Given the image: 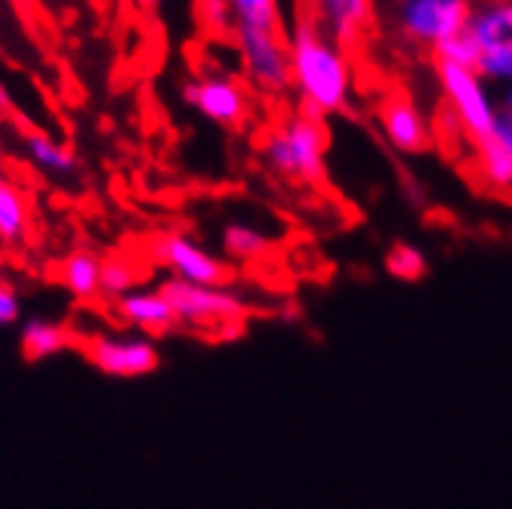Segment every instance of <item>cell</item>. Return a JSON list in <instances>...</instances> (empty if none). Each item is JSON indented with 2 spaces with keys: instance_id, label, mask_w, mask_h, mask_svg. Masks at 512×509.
<instances>
[{
  "instance_id": "10",
  "label": "cell",
  "mask_w": 512,
  "mask_h": 509,
  "mask_svg": "<svg viewBox=\"0 0 512 509\" xmlns=\"http://www.w3.org/2000/svg\"><path fill=\"white\" fill-rule=\"evenodd\" d=\"M152 257L155 263L176 281L186 284H201V287H229L232 266L192 241L189 235L167 232L152 241Z\"/></svg>"
},
{
  "instance_id": "22",
  "label": "cell",
  "mask_w": 512,
  "mask_h": 509,
  "mask_svg": "<svg viewBox=\"0 0 512 509\" xmlns=\"http://www.w3.org/2000/svg\"><path fill=\"white\" fill-rule=\"evenodd\" d=\"M139 284V272L133 263L127 260H105L102 266V284H99V297L102 300H124L127 294H133Z\"/></svg>"
},
{
  "instance_id": "26",
  "label": "cell",
  "mask_w": 512,
  "mask_h": 509,
  "mask_svg": "<svg viewBox=\"0 0 512 509\" xmlns=\"http://www.w3.org/2000/svg\"><path fill=\"white\" fill-rule=\"evenodd\" d=\"M491 136H494L500 145H506V149L512 152V118H506V115H497V124H494Z\"/></svg>"
},
{
  "instance_id": "5",
  "label": "cell",
  "mask_w": 512,
  "mask_h": 509,
  "mask_svg": "<svg viewBox=\"0 0 512 509\" xmlns=\"http://www.w3.org/2000/svg\"><path fill=\"white\" fill-rule=\"evenodd\" d=\"M435 75H438V87H442L448 99L451 118L457 121V127L472 142L491 136L497 115H500L491 84L482 81L472 68L451 65V62H435Z\"/></svg>"
},
{
  "instance_id": "17",
  "label": "cell",
  "mask_w": 512,
  "mask_h": 509,
  "mask_svg": "<svg viewBox=\"0 0 512 509\" xmlns=\"http://www.w3.org/2000/svg\"><path fill=\"white\" fill-rule=\"evenodd\" d=\"M31 201L16 183L0 186V247H22L31 235Z\"/></svg>"
},
{
  "instance_id": "11",
  "label": "cell",
  "mask_w": 512,
  "mask_h": 509,
  "mask_svg": "<svg viewBox=\"0 0 512 509\" xmlns=\"http://www.w3.org/2000/svg\"><path fill=\"white\" fill-rule=\"evenodd\" d=\"M380 130L401 155H420L429 149L432 130L420 105L408 93H389L380 105Z\"/></svg>"
},
{
  "instance_id": "13",
  "label": "cell",
  "mask_w": 512,
  "mask_h": 509,
  "mask_svg": "<svg viewBox=\"0 0 512 509\" xmlns=\"http://www.w3.org/2000/svg\"><path fill=\"white\" fill-rule=\"evenodd\" d=\"M374 0H315V22L331 34L340 47L355 44L371 25Z\"/></svg>"
},
{
  "instance_id": "3",
  "label": "cell",
  "mask_w": 512,
  "mask_h": 509,
  "mask_svg": "<svg viewBox=\"0 0 512 509\" xmlns=\"http://www.w3.org/2000/svg\"><path fill=\"white\" fill-rule=\"evenodd\" d=\"M158 290L173 306L179 327L210 334H238L247 318V303L229 287H201L167 278Z\"/></svg>"
},
{
  "instance_id": "12",
  "label": "cell",
  "mask_w": 512,
  "mask_h": 509,
  "mask_svg": "<svg viewBox=\"0 0 512 509\" xmlns=\"http://www.w3.org/2000/svg\"><path fill=\"white\" fill-rule=\"evenodd\" d=\"M115 315L121 318V324H127L133 334L142 337H167L170 331H176L179 321L173 306L167 303V297L161 290H133L124 300L115 303Z\"/></svg>"
},
{
  "instance_id": "27",
  "label": "cell",
  "mask_w": 512,
  "mask_h": 509,
  "mask_svg": "<svg viewBox=\"0 0 512 509\" xmlns=\"http://www.w3.org/2000/svg\"><path fill=\"white\" fill-rule=\"evenodd\" d=\"M497 112L500 115H506V118H512V84H503V87H497Z\"/></svg>"
},
{
  "instance_id": "20",
  "label": "cell",
  "mask_w": 512,
  "mask_h": 509,
  "mask_svg": "<svg viewBox=\"0 0 512 509\" xmlns=\"http://www.w3.org/2000/svg\"><path fill=\"white\" fill-rule=\"evenodd\" d=\"M235 28H263L281 31V4L278 0H229Z\"/></svg>"
},
{
  "instance_id": "8",
  "label": "cell",
  "mask_w": 512,
  "mask_h": 509,
  "mask_svg": "<svg viewBox=\"0 0 512 509\" xmlns=\"http://www.w3.org/2000/svg\"><path fill=\"white\" fill-rule=\"evenodd\" d=\"M182 102L216 127H244L250 118V93L226 71H204L182 84Z\"/></svg>"
},
{
  "instance_id": "7",
  "label": "cell",
  "mask_w": 512,
  "mask_h": 509,
  "mask_svg": "<svg viewBox=\"0 0 512 509\" xmlns=\"http://www.w3.org/2000/svg\"><path fill=\"white\" fill-rule=\"evenodd\" d=\"M472 0H398L395 25L401 38L435 50L466 28Z\"/></svg>"
},
{
  "instance_id": "21",
  "label": "cell",
  "mask_w": 512,
  "mask_h": 509,
  "mask_svg": "<svg viewBox=\"0 0 512 509\" xmlns=\"http://www.w3.org/2000/svg\"><path fill=\"white\" fill-rule=\"evenodd\" d=\"M383 263L395 281H405V284H414V281L426 278V272H429L426 253L414 244H392Z\"/></svg>"
},
{
  "instance_id": "24",
  "label": "cell",
  "mask_w": 512,
  "mask_h": 509,
  "mask_svg": "<svg viewBox=\"0 0 512 509\" xmlns=\"http://www.w3.org/2000/svg\"><path fill=\"white\" fill-rule=\"evenodd\" d=\"M432 53H435V62H451V65H463L475 71V44L466 34V28L454 34V38H448L445 44H438Z\"/></svg>"
},
{
  "instance_id": "9",
  "label": "cell",
  "mask_w": 512,
  "mask_h": 509,
  "mask_svg": "<svg viewBox=\"0 0 512 509\" xmlns=\"http://www.w3.org/2000/svg\"><path fill=\"white\" fill-rule=\"evenodd\" d=\"M90 365L115 380L149 377L161 368V349L152 337L142 334H93L84 343Z\"/></svg>"
},
{
  "instance_id": "14",
  "label": "cell",
  "mask_w": 512,
  "mask_h": 509,
  "mask_svg": "<svg viewBox=\"0 0 512 509\" xmlns=\"http://www.w3.org/2000/svg\"><path fill=\"white\" fill-rule=\"evenodd\" d=\"M22 152L31 161L34 170H41L44 176L53 179H68L78 170V158L68 149L65 142H59L56 136L44 133V130H28L22 133Z\"/></svg>"
},
{
  "instance_id": "4",
  "label": "cell",
  "mask_w": 512,
  "mask_h": 509,
  "mask_svg": "<svg viewBox=\"0 0 512 509\" xmlns=\"http://www.w3.org/2000/svg\"><path fill=\"white\" fill-rule=\"evenodd\" d=\"M466 34L475 44V75L491 87L512 84V0H472Z\"/></svg>"
},
{
  "instance_id": "2",
  "label": "cell",
  "mask_w": 512,
  "mask_h": 509,
  "mask_svg": "<svg viewBox=\"0 0 512 509\" xmlns=\"http://www.w3.org/2000/svg\"><path fill=\"white\" fill-rule=\"evenodd\" d=\"M260 155L281 179L321 186L327 179V127L324 121L297 112L263 136Z\"/></svg>"
},
{
  "instance_id": "18",
  "label": "cell",
  "mask_w": 512,
  "mask_h": 509,
  "mask_svg": "<svg viewBox=\"0 0 512 509\" xmlns=\"http://www.w3.org/2000/svg\"><path fill=\"white\" fill-rule=\"evenodd\" d=\"M475 145V170H479L482 183L494 192H512V152L500 145L494 136H485Z\"/></svg>"
},
{
  "instance_id": "29",
  "label": "cell",
  "mask_w": 512,
  "mask_h": 509,
  "mask_svg": "<svg viewBox=\"0 0 512 509\" xmlns=\"http://www.w3.org/2000/svg\"><path fill=\"white\" fill-rule=\"evenodd\" d=\"M7 183V176H4V167H0V186H4Z\"/></svg>"
},
{
  "instance_id": "1",
  "label": "cell",
  "mask_w": 512,
  "mask_h": 509,
  "mask_svg": "<svg viewBox=\"0 0 512 509\" xmlns=\"http://www.w3.org/2000/svg\"><path fill=\"white\" fill-rule=\"evenodd\" d=\"M287 53L290 87L297 90L303 112L318 121L346 112L355 90V75L346 47H340L318 22L300 19L287 31Z\"/></svg>"
},
{
  "instance_id": "19",
  "label": "cell",
  "mask_w": 512,
  "mask_h": 509,
  "mask_svg": "<svg viewBox=\"0 0 512 509\" xmlns=\"http://www.w3.org/2000/svg\"><path fill=\"white\" fill-rule=\"evenodd\" d=\"M223 250H226V257L235 263H253V260H263L272 250V238L260 226L229 223L223 229Z\"/></svg>"
},
{
  "instance_id": "6",
  "label": "cell",
  "mask_w": 512,
  "mask_h": 509,
  "mask_svg": "<svg viewBox=\"0 0 512 509\" xmlns=\"http://www.w3.org/2000/svg\"><path fill=\"white\" fill-rule=\"evenodd\" d=\"M232 41L247 81L269 96L290 90V53L284 31L263 28H232Z\"/></svg>"
},
{
  "instance_id": "23",
  "label": "cell",
  "mask_w": 512,
  "mask_h": 509,
  "mask_svg": "<svg viewBox=\"0 0 512 509\" xmlns=\"http://www.w3.org/2000/svg\"><path fill=\"white\" fill-rule=\"evenodd\" d=\"M195 13H198V22L210 34H216V38H226V34H232V28H235L229 0H198Z\"/></svg>"
},
{
  "instance_id": "16",
  "label": "cell",
  "mask_w": 512,
  "mask_h": 509,
  "mask_svg": "<svg viewBox=\"0 0 512 509\" xmlns=\"http://www.w3.org/2000/svg\"><path fill=\"white\" fill-rule=\"evenodd\" d=\"M71 346H75V334H71L65 324L50 321V318L25 321L22 334H19V352L25 361H34V365L53 358V355H62Z\"/></svg>"
},
{
  "instance_id": "15",
  "label": "cell",
  "mask_w": 512,
  "mask_h": 509,
  "mask_svg": "<svg viewBox=\"0 0 512 509\" xmlns=\"http://www.w3.org/2000/svg\"><path fill=\"white\" fill-rule=\"evenodd\" d=\"M102 266L105 260L90 247L71 250L68 257L59 263V281L75 300H99V284H102Z\"/></svg>"
},
{
  "instance_id": "30",
  "label": "cell",
  "mask_w": 512,
  "mask_h": 509,
  "mask_svg": "<svg viewBox=\"0 0 512 509\" xmlns=\"http://www.w3.org/2000/svg\"><path fill=\"white\" fill-rule=\"evenodd\" d=\"M16 4H25V0H16Z\"/></svg>"
},
{
  "instance_id": "28",
  "label": "cell",
  "mask_w": 512,
  "mask_h": 509,
  "mask_svg": "<svg viewBox=\"0 0 512 509\" xmlns=\"http://www.w3.org/2000/svg\"><path fill=\"white\" fill-rule=\"evenodd\" d=\"M136 4H139V7H158L161 0H136Z\"/></svg>"
},
{
  "instance_id": "25",
  "label": "cell",
  "mask_w": 512,
  "mask_h": 509,
  "mask_svg": "<svg viewBox=\"0 0 512 509\" xmlns=\"http://www.w3.org/2000/svg\"><path fill=\"white\" fill-rule=\"evenodd\" d=\"M22 318V300H19V290L4 281L0 275V327H10Z\"/></svg>"
}]
</instances>
